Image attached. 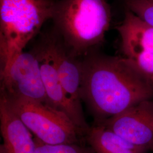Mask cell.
<instances>
[{
  "mask_svg": "<svg viewBox=\"0 0 153 153\" xmlns=\"http://www.w3.org/2000/svg\"><path fill=\"white\" fill-rule=\"evenodd\" d=\"M82 65L81 99L98 124L140 102L153 99V83L123 57L86 55Z\"/></svg>",
  "mask_w": 153,
  "mask_h": 153,
  "instance_id": "obj_1",
  "label": "cell"
},
{
  "mask_svg": "<svg viewBox=\"0 0 153 153\" xmlns=\"http://www.w3.org/2000/svg\"><path fill=\"white\" fill-rule=\"evenodd\" d=\"M111 19L105 0H60L55 2L52 18L56 33L76 57L103 43Z\"/></svg>",
  "mask_w": 153,
  "mask_h": 153,
  "instance_id": "obj_2",
  "label": "cell"
},
{
  "mask_svg": "<svg viewBox=\"0 0 153 153\" xmlns=\"http://www.w3.org/2000/svg\"><path fill=\"white\" fill-rule=\"evenodd\" d=\"M55 4L53 0H0L1 69L52 19Z\"/></svg>",
  "mask_w": 153,
  "mask_h": 153,
  "instance_id": "obj_3",
  "label": "cell"
},
{
  "mask_svg": "<svg viewBox=\"0 0 153 153\" xmlns=\"http://www.w3.org/2000/svg\"><path fill=\"white\" fill-rule=\"evenodd\" d=\"M5 99L28 130L42 142L57 145L79 143L85 134L64 112L47 103L21 98Z\"/></svg>",
  "mask_w": 153,
  "mask_h": 153,
  "instance_id": "obj_4",
  "label": "cell"
},
{
  "mask_svg": "<svg viewBox=\"0 0 153 153\" xmlns=\"http://www.w3.org/2000/svg\"><path fill=\"white\" fill-rule=\"evenodd\" d=\"M1 95L49 104L38 60L33 50L19 53L1 69Z\"/></svg>",
  "mask_w": 153,
  "mask_h": 153,
  "instance_id": "obj_5",
  "label": "cell"
},
{
  "mask_svg": "<svg viewBox=\"0 0 153 153\" xmlns=\"http://www.w3.org/2000/svg\"><path fill=\"white\" fill-rule=\"evenodd\" d=\"M124 57L153 83V27L127 10L116 28Z\"/></svg>",
  "mask_w": 153,
  "mask_h": 153,
  "instance_id": "obj_6",
  "label": "cell"
},
{
  "mask_svg": "<svg viewBox=\"0 0 153 153\" xmlns=\"http://www.w3.org/2000/svg\"><path fill=\"white\" fill-rule=\"evenodd\" d=\"M55 42V35L50 36L33 50L38 60L48 103L68 115L85 136L90 127L83 111L78 109L68 98L61 84L57 69Z\"/></svg>",
  "mask_w": 153,
  "mask_h": 153,
  "instance_id": "obj_7",
  "label": "cell"
},
{
  "mask_svg": "<svg viewBox=\"0 0 153 153\" xmlns=\"http://www.w3.org/2000/svg\"><path fill=\"white\" fill-rule=\"evenodd\" d=\"M98 124L137 146L153 152V99L142 101Z\"/></svg>",
  "mask_w": 153,
  "mask_h": 153,
  "instance_id": "obj_8",
  "label": "cell"
},
{
  "mask_svg": "<svg viewBox=\"0 0 153 153\" xmlns=\"http://www.w3.org/2000/svg\"><path fill=\"white\" fill-rule=\"evenodd\" d=\"M0 121L3 139L0 153H37L32 133L12 110L5 99L1 96Z\"/></svg>",
  "mask_w": 153,
  "mask_h": 153,
  "instance_id": "obj_9",
  "label": "cell"
},
{
  "mask_svg": "<svg viewBox=\"0 0 153 153\" xmlns=\"http://www.w3.org/2000/svg\"><path fill=\"white\" fill-rule=\"evenodd\" d=\"M55 52L58 74L66 95L78 109L82 111L81 61L71 55L57 33L55 35Z\"/></svg>",
  "mask_w": 153,
  "mask_h": 153,
  "instance_id": "obj_10",
  "label": "cell"
},
{
  "mask_svg": "<svg viewBox=\"0 0 153 153\" xmlns=\"http://www.w3.org/2000/svg\"><path fill=\"white\" fill-rule=\"evenodd\" d=\"M95 153H148V151L128 142L114 131L100 124L90 128L85 135Z\"/></svg>",
  "mask_w": 153,
  "mask_h": 153,
  "instance_id": "obj_11",
  "label": "cell"
},
{
  "mask_svg": "<svg viewBox=\"0 0 153 153\" xmlns=\"http://www.w3.org/2000/svg\"><path fill=\"white\" fill-rule=\"evenodd\" d=\"M37 153H95L93 149L79 143L51 145L42 142L34 137Z\"/></svg>",
  "mask_w": 153,
  "mask_h": 153,
  "instance_id": "obj_12",
  "label": "cell"
},
{
  "mask_svg": "<svg viewBox=\"0 0 153 153\" xmlns=\"http://www.w3.org/2000/svg\"><path fill=\"white\" fill-rule=\"evenodd\" d=\"M128 10L153 27V0H126Z\"/></svg>",
  "mask_w": 153,
  "mask_h": 153,
  "instance_id": "obj_13",
  "label": "cell"
}]
</instances>
